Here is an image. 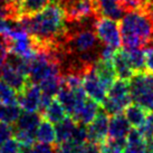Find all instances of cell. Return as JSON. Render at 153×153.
I'll return each instance as SVG.
<instances>
[{
    "mask_svg": "<svg viewBox=\"0 0 153 153\" xmlns=\"http://www.w3.org/2000/svg\"><path fill=\"white\" fill-rule=\"evenodd\" d=\"M18 20L22 29L36 39L39 48L59 47L67 30L65 11L59 0H51L40 13L34 16H22Z\"/></svg>",
    "mask_w": 153,
    "mask_h": 153,
    "instance_id": "cell-1",
    "label": "cell"
},
{
    "mask_svg": "<svg viewBox=\"0 0 153 153\" xmlns=\"http://www.w3.org/2000/svg\"><path fill=\"white\" fill-rule=\"evenodd\" d=\"M120 30L125 49L143 48L153 38V17L143 9L126 13L122 17Z\"/></svg>",
    "mask_w": 153,
    "mask_h": 153,
    "instance_id": "cell-2",
    "label": "cell"
},
{
    "mask_svg": "<svg viewBox=\"0 0 153 153\" xmlns=\"http://www.w3.org/2000/svg\"><path fill=\"white\" fill-rule=\"evenodd\" d=\"M130 94L135 104L153 112V74L143 71L135 73L130 79Z\"/></svg>",
    "mask_w": 153,
    "mask_h": 153,
    "instance_id": "cell-3",
    "label": "cell"
},
{
    "mask_svg": "<svg viewBox=\"0 0 153 153\" xmlns=\"http://www.w3.org/2000/svg\"><path fill=\"white\" fill-rule=\"evenodd\" d=\"M132 102L130 94V82L124 79H115V82L107 89V95L103 101V110L108 115L122 113L125 107Z\"/></svg>",
    "mask_w": 153,
    "mask_h": 153,
    "instance_id": "cell-4",
    "label": "cell"
},
{
    "mask_svg": "<svg viewBox=\"0 0 153 153\" xmlns=\"http://www.w3.org/2000/svg\"><path fill=\"white\" fill-rule=\"evenodd\" d=\"M95 31L104 45L119 49L122 43L121 30L116 20L106 17H98L95 22Z\"/></svg>",
    "mask_w": 153,
    "mask_h": 153,
    "instance_id": "cell-5",
    "label": "cell"
},
{
    "mask_svg": "<svg viewBox=\"0 0 153 153\" xmlns=\"http://www.w3.org/2000/svg\"><path fill=\"white\" fill-rule=\"evenodd\" d=\"M83 87L85 91L86 95L89 98L94 100L95 102L101 103L106 97V91L105 86L102 84L100 78L95 72V65L88 68L83 76Z\"/></svg>",
    "mask_w": 153,
    "mask_h": 153,
    "instance_id": "cell-6",
    "label": "cell"
},
{
    "mask_svg": "<svg viewBox=\"0 0 153 153\" xmlns=\"http://www.w3.org/2000/svg\"><path fill=\"white\" fill-rule=\"evenodd\" d=\"M108 116L110 115L103 108L100 110L95 120L87 126V141L95 142L98 144H102L106 141L107 133H108V124H110Z\"/></svg>",
    "mask_w": 153,
    "mask_h": 153,
    "instance_id": "cell-7",
    "label": "cell"
},
{
    "mask_svg": "<svg viewBox=\"0 0 153 153\" xmlns=\"http://www.w3.org/2000/svg\"><path fill=\"white\" fill-rule=\"evenodd\" d=\"M40 100H42V89L39 85L29 83L24 88V91L18 93L17 102L20 105L22 110L36 112L39 108Z\"/></svg>",
    "mask_w": 153,
    "mask_h": 153,
    "instance_id": "cell-8",
    "label": "cell"
},
{
    "mask_svg": "<svg viewBox=\"0 0 153 153\" xmlns=\"http://www.w3.org/2000/svg\"><path fill=\"white\" fill-rule=\"evenodd\" d=\"M0 78L4 83H7L9 86H11L17 92V94L24 91V88L30 83L28 77L24 75L22 72H19L18 69H16L15 67H13L11 65H9L8 63L4 64L2 69H1Z\"/></svg>",
    "mask_w": 153,
    "mask_h": 153,
    "instance_id": "cell-9",
    "label": "cell"
},
{
    "mask_svg": "<svg viewBox=\"0 0 153 153\" xmlns=\"http://www.w3.org/2000/svg\"><path fill=\"white\" fill-rule=\"evenodd\" d=\"M94 10L98 17H106L119 20L125 15L122 7L116 0H92Z\"/></svg>",
    "mask_w": 153,
    "mask_h": 153,
    "instance_id": "cell-10",
    "label": "cell"
},
{
    "mask_svg": "<svg viewBox=\"0 0 153 153\" xmlns=\"http://www.w3.org/2000/svg\"><path fill=\"white\" fill-rule=\"evenodd\" d=\"M112 64L114 66L116 76L120 79H124V81H130L133 75L135 74L134 69L132 68L130 59H128V53L125 49H116L113 59H112Z\"/></svg>",
    "mask_w": 153,
    "mask_h": 153,
    "instance_id": "cell-11",
    "label": "cell"
},
{
    "mask_svg": "<svg viewBox=\"0 0 153 153\" xmlns=\"http://www.w3.org/2000/svg\"><path fill=\"white\" fill-rule=\"evenodd\" d=\"M130 126L131 124L122 113L112 115V117H110L107 139H126L131 130Z\"/></svg>",
    "mask_w": 153,
    "mask_h": 153,
    "instance_id": "cell-12",
    "label": "cell"
},
{
    "mask_svg": "<svg viewBox=\"0 0 153 153\" xmlns=\"http://www.w3.org/2000/svg\"><path fill=\"white\" fill-rule=\"evenodd\" d=\"M101 108L98 106L97 102H95L92 98H86L83 107L72 117L75 120L76 123H82L85 124V125H88L89 123H92L95 120Z\"/></svg>",
    "mask_w": 153,
    "mask_h": 153,
    "instance_id": "cell-13",
    "label": "cell"
},
{
    "mask_svg": "<svg viewBox=\"0 0 153 153\" xmlns=\"http://www.w3.org/2000/svg\"><path fill=\"white\" fill-rule=\"evenodd\" d=\"M95 72L100 81L102 82V84L105 86L106 89L110 88L111 85L114 83L117 77L112 62H107V60L98 59L95 63Z\"/></svg>",
    "mask_w": 153,
    "mask_h": 153,
    "instance_id": "cell-14",
    "label": "cell"
},
{
    "mask_svg": "<svg viewBox=\"0 0 153 153\" xmlns=\"http://www.w3.org/2000/svg\"><path fill=\"white\" fill-rule=\"evenodd\" d=\"M40 121H42V115L39 114L38 112L36 113V112L24 111L22 112L17 122L13 124V128L36 133Z\"/></svg>",
    "mask_w": 153,
    "mask_h": 153,
    "instance_id": "cell-15",
    "label": "cell"
},
{
    "mask_svg": "<svg viewBox=\"0 0 153 153\" xmlns=\"http://www.w3.org/2000/svg\"><path fill=\"white\" fill-rule=\"evenodd\" d=\"M56 97H57V101L63 105L67 115L73 116L77 106L76 95H75V92L73 89H71L68 86L65 85L63 81H62V85H60V88L57 95H56Z\"/></svg>",
    "mask_w": 153,
    "mask_h": 153,
    "instance_id": "cell-16",
    "label": "cell"
},
{
    "mask_svg": "<svg viewBox=\"0 0 153 153\" xmlns=\"http://www.w3.org/2000/svg\"><path fill=\"white\" fill-rule=\"evenodd\" d=\"M149 114V111H146L145 108L140 106L139 104H130L124 110V115L128 121V123L131 124V126L136 128H140L146 121Z\"/></svg>",
    "mask_w": 153,
    "mask_h": 153,
    "instance_id": "cell-17",
    "label": "cell"
},
{
    "mask_svg": "<svg viewBox=\"0 0 153 153\" xmlns=\"http://www.w3.org/2000/svg\"><path fill=\"white\" fill-rule=\"evenodd\" d=\"M76 122L72 116H66L64 120H62L60 122L56 123L55 131H56V143L59 144L64 141H67L71 139L74 128L76 126Z\"/></svg>",
    "mask_w": 153,
    "mask_h": 153,
    "instance_id": "cell-18",
    "label": "cell"
},
{
    "mask_svg": "<svg viewBox=\"0 0 153 153\" xmlns=\"http://www.w3.org/2000/svg\"><path fill=\"white\" fill-rule=\"evenodd\" d=\"M51 0H22L18 4V15L22 16H34L40 13Z\"/></svg>",
    "mask_w": 153,
    "mask_h": 153,
    "instance_id": "cell-19",
    "label": "cell"
},
{
    "mask_svg": "<svg viewBox=\"0 0 153 153\" xmlns=\"http://www.w3.org/2000/svg\"><path fill=\"white\" fill-rule=\"evenodd\" d=\"M20 114H22V107L18 103H11V104L0 103V122L13 125L19 119Z\"/></svg>",
    "mask_w": 153,
    "mask_h": 153,
    "instance_id": "cell-20",
    "label": "cell"
},
{
    "mask_svg": "<svg viewBox=\"0 0 153 153\" xmlns=\"http://www.w3.org/2000/svg\"><path fill=\"white\" fill-rule=\"evenodd\" d=\"M36 137L42 143L54 145L56 143L55 126H53L51 122H49L46 119L40 121L38 128H37V132H36Z\"/></svg>",
    "mask_w": 153,
    "mask_h": 153,
    "instance_id": "cell-21",
    "label": "cell"
},
{
    "mask_svg": "<svg viewBox=\"0 0 153 153\" xmlns=\"http://www.w3.org/2000/svg\"><path fill=\"white\" fill-rule=\"evenodd\" d=\"M67 116V113L63 105L57 100H53L51 103L47 106V108L43 112L42 117L48 120L51 123H58L62 120Z\"/></svg>",
    "mask_w": 153,
    "mask_h": 153,
    "instance_id": "cell-22",
    "label": "cell"
},
{
    "mask_svg": "<svg viewBox=\"0 0 153 153\" xmlns=\"http://www.w3.org/2000/svg\"><path fill=\"white\" fill-rule=\"evenodd\" d=\"M62 85V75H54L43 79L39 83V87L42 89V94L54 98L57 95Z\"/></svg>",
    "mask_w": 153,
    "mask_h": 153,
    "instance_id": "cell-23",
    "label": "cell"
},
{
    "mask_svg": "<svg viewBox=\"0 0 153 153\" xmlns=\"http://www.w3.org/2000/svg\"><path fill=\"white\" fill-rule=\"evenodd\" d=\"M128 53V59L131 63L132 68L134 69V72H143L146 71L145 68V56L143 48H128L125 49Z\"/></svg>",
    "mask_w": 153,
    "mask_h": 153,
    "instance_id": "cell-24",
    "label": "cell"
},
{
    "mask_svg": "<svg viewBox=\"0 0 153 153\" xmlns=\"http://www.w3.org/2000/svg\"><path fill=\"white\" fill-rule=\"evenodd\" d=\"M17 97V92L1 79L0 81V103H6V104L18 103Z\"/></svg>",
    "mask_w": 153,
    "mask_h": 153,
    "instance_id": "cell-25",
    "label": "cell"
},
{
    "mask_svg": "<svg viewBox=\"0 0 153 153\" xmlns=\"http://www.w3.org/2000/svg\"><path fill=\"white\" fill-rule=\"evenodd\" d=\"M10 45L11 39L8 35L6 33L0 35V72L4 67V63L7 62V57L10 53Z\"/></svg>",
    "mask_w": 153,
    "mask_h": 153,
    "instance_id": "cell-26",
    "label": "cell"
},
{
    "mask_svg": "<svg viewBox=\"0 0 153 153\" xmlns=\"http://www.w3.org/2000/svg\"><path fill=\"white\" fill-rule=\"evenodd\" d=\"M56 153H79L82 145L74 142L73 140H67L59 144H55Z\"/></svg>",
    "mask_w": 153,
    "mask_h": 153,
    "instance_id": "cell-27",
    "label": "cell"
},
{
    "mask_svg": "<svg viewBox=\"0 0 153 153\" xmlns=\"http://www.w3.org/2000/svg\"><path fill=\"white\" fill-rule=\"evenodd\" d=\"M71 140H73L74 142H76L78 144L83 145L87 141V128L85 126V124L77 123L74 132H73Z\"/></svg>",
    "mask_w": 153,
    "mask_h": 153,
    "instance_id": "cell-28",
    "label": "cell"
},
{
    "mask_svg": "<svg viewBox=\"0 0 153 153\" xmlns=\"http://www.w3.org/2000/svg\"><path fill=\"white\" fill-rule=\"evenodd\" d=\"M139 131L141 132V134L143 135L145 140H150L153 139V114L152 112H150V114L148 115V119L139 128Z\"/></svg>",
    "mask_w": 153,
    "mask_h": 153,
    "instance_id": "cell-29",
    "label": "cell"
},
{
    "mask_svg": "<svg viewBox=\"0 0 153 153\" xmlns=\"http://www.w3.org/2000/svg\"><path fill=\"white\" fill-rule=\"evenodd\" d=\"M126 141H128V144H130V145H144L145 144V139L143 137V135L141 134V132L136 128L130 130L128 136H126Z\"/></svg>",
    "mask_w": 153,
    "mask_h": 153,
    "instance_id": "cell-30",
    "label": "cell"
},
{
    "mask_svg": "<svg viewBox=\"0 0 153 153\" xmlns=\"http://www.w3.org/2000/svg\"><path fill=\"white\" fill-rule=\"evenodd\" d=\"M145 56V68L153 74V38L143 47Z\"/></svg>",
    "mask_w": 153,
    "mask_h": 153,
    "instance_id": "cell-31",
    "label": "cell"
},
{
    "mask_svg": "<svg viewBox=\"0 0 153 153\" xmlns=\"http://www.w3.org/2000/svg\"><path fill=\"white\" fill-rule=\"evenodd\" d=\"M20 143L16 139H9L0 145V153H19Z\"/></svg>",
    "mask_w": 153,
    "mask_h": 153,
    "instance_id": "cell-32",
    "label": "cell"
},
{
    "mask_svg": "<svg viewBox=\"0 0 153 153\" xmlns=\"http://www.w3.org/2000/svg\"><path fill=\"white\" fill-rule=\"evenodd\" d=\"M13 135V128L10 126V124L0 122V145L4 144L6 141L11 139Z\"/></svg>",
    "mask_w": 153,
    "mask_h": 153,
    "instance_id": "cell-33",
    "label": "cell"
},
{
    "mask_svg": "<svg viewBox=\"0 0 153 153\" xmlns=\"http://www.w3.org/2000/svg\"><path fill=\"white\" fill-rule=\"evenodd\" d=\"M30 153H56V149L54 145L39 142L31 148Z\"/></svg>",
    "mask_w": 153,
    "mask_h": 153,
    "instance_id": "cell-34",
    "label": "cell"
},
{
    "mask_svg": "<svg viewBox=\"0 0 153 153\" xmlns=\"http://www.w3.org/2000/svg\"><path fill=\"white\" fill-rule=\"evenodd\" d=\"M79 153H101V144L86 141L84 144L82 145V149Z\"/></svg>",
    "mask_w": 153,
    "mask_h": 153,
    "instance_id": "cell-35",
    "label": "cell"
},
{
    "mask_svg": "<svg viewBox=\"0 0 153 153\" xmlns=\"http://www.w3.org/2000/svg\"><path fill=\"white\" fill-rule=\"evenodd\" d=\"M123 153H145L144 145H130L128 144Z\"/></svg>",
    "mask_w": 153,
    "mask_h": 153,
    "instance_id": "cell-36",
    "label": "cell"
},
{
    "mask_svg": "<svg viewBox=\"0 0 153 153\" xmlns=\"http://www.w3.org/2000/svg\"><path fill=\"white\" fill-rule=\"evenodd\" d=\"M9 28V19L0 18V35L6 33Z\"/></svg>",
    "mask_w": 153,
    "mask_h": 153,
    "instance_id": "cell-37",
    "label": "cell"
},
{
    "mask_svg": "<svg viewBox=\"0 0 153 153\" xmlns=\"http://www.w3.org/2000/svg\"><path fill=\"white\" fill-rule=\"evenodd\" d=\"M9 2H11L13 4H15V6H17L18 7V4H19V2L22 1V0H8Z\"/></svg>",
    "mask_w": 153,
    "mask_h": 153,
    "instance_id": "cell-38",
    "label": "cell"
},
{
    "mask_svg": "<svg viewBox=\"0 0 153 153\" xmlns=\"http://www.w3.org/2000/svg\"><path fill=\"white\" fill-rule=\"evenodd\" d=\"M101 153H104V152H102V151H101Z\"/></svg>",
    "mask_w": 153,
    "mask_h": 153,
    "instance_id": "cell-39",
    "label": "cell"
}]
</instances>
